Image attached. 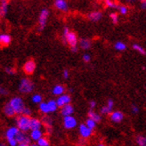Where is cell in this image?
Returning a JSON list of instances; mask_svg holds the SVG:
<instances>
[{
    "mask_svg": "<svg viewBox=\"0 0 146 146\" xmlns=\"http://www.w3.org/2000/svg\"><path fill=\"white\" fill-rule=\"evenodd\" d=\"M39 111L43 113V114H48L50 113V110H49V107H48V104L47 103H41L39 104Z\"/></svg>",
    "mask_w": 146,
    "mask_h": 146,
    "instance_id": "obj_26",
    "label": "cell"
},
{
    "mask_svg": "<svg viewBox=\"0 0 146 146\" xmlns=\"http://www.w3.org/2000/svg\"><path fill=\"white\" fill-rule=\"evenodd\" d=\"M97 146H105V144H104V143H98V144H97Z\"/></svg>",
    "mask_w": 146,
    "mask_h": 146,
    "instance_id": "obj_49",
    "label": "cell"
},
{
    "mask_svg": "<svg viewBox=\"0 0 146 146\" xmlns=\"http://www.w3.org/2000/svg\"><path fill=\"white\" fill-rule=\"evenodd\" d=\"M23 71L28 75H31L35 71L36 69V63L33 60H29L27 61L23 65Z\"/></svg>",
    "mask_w": 146,
    "mask_h": 146,
    "instance_id": "obj_8",
    "label": "cell"
},
{
    "mask_svg": "<svg viewBox=\"0 0 146 146\" xmlns=\"http://www.w3.org/2000/svg\"><path fill=\"white\" fill-rule=\"evenodd\" d=\"M131 110H132L133 113H135V114H136V113L139 112V108H138V107H137L136 105H135V104H133L132 106H131Z\"/></svg>",
    "mask_w": 146,
    "mask_h": 146,
    "instance_id": "obj_40",
    "label": "cell"
},
{
    "mask_svg": "<svg viewBox=\"0 0 146 146\" xmlns=\"http://www.w3.org/2000/svg\"><path fill=\"white\" fill-rule=\"evenodd\" d=\"M7 8H8V1L2 0L1 4H0V16L4 17L5 15L7 13Z\"/></svg>",
    "mask_w": 146,
    "mask_h": 146,
    "instance_id": "obj_21",
    "label": "cell"
},
{
    "mask_svg": "<svg viewBox=\"0 0 146 146\" xmlns=\"http://www.w3.org/2000/svg\"><path fill=\"white\" fill-rule=\"evenodd\" d=\"M42 100H43L42 96L39 94H35L31 97V101L33 102L34 104H40L42 103Z\"/></svg>",
    "mask_w": 146,
    "mask_h": 146,
    "instance_id": "obj_27",
    "label": "cell"
},
{
    "mask_svg": "<svg viewBox=\"0 0 146 146\" xmlns=\"http://www.w3.org/2000/svg\"><path fill=\"white\" fill-rule=\"evenodd\" d=\"M18 146H31V145L28 143H19Z\"/></svg>",
    "mask_w": 146,
    "mask_h": 146,
    "instance_id": "obj_48",
    "label": "cell"
},
{
    "mask_svg": "<svg viewBox=\"0 0 146 146\" xmlns=\"http://www.w3.org/2000/svg\"><path fill=\"white\" fill-rule=\"evenodd\" d=\"M96 106V103L94 101H90L89 102V107H90V110H92L93 111V109H94Z\"/></svg>",
    "mask_w": 146,
    "mask_h": 146,
    "instance_id": "obj_43",
    "label": "cell"
},
{
    "mask_svg": "<svg viewBox=\"0 0 146 146\" xmlns=\"http://www.w3.org/2000/svg\"><path fill=\"white\" fill-rule=\"evenodd\" d=\"M123 119H124V114L121 111H113L111 114V121H113L115 123L121 122Z\"/></svg>",
    "mask_w": 146,
    "mask_h": 146,
    "instance_id": "obj_13",
    "label": "cell"
},
{
    "mask_svg": "<svg viewBox=\"0 0 146 146\" xmlns=\"http://www.w3.org/2000/svg\"><path fill=\"white\" fill-rule=\"evenodd\" d=\"M77 119L72 116H68L63 118V126L66 129H72L77 127Z\"/></svg>",
    "mask_w": 146,
    "mask_h": 146,
    "instance_id": "obj_5",
    "label": "cell"
},
{
    "mask_svg": "<svg viewBox=\"0 0 146 146\" xmlns=\"http://www.w3.org/2000/svg\"><path fill=\"white\" fill-rule=\"evenodd\" d=\"M43 126L42 120L35 119V118H31V130H38V129H41Z\"/></svg>",
    "mask_w": 146,
    "mask_h": 146,
    "instance_id": "obj_16",
    "label": "cell"
},
{
    "mask_svg": "<svg viewBox=\"0 0 146 146\" xmlns=\"http://www.w3.org/2000/svg\"><path fill=\"white\" fill-rule=\"evenodd\" d=\"M74 111V108L73 106L70 104H67L65 105L64 107L62 108L61 110V113L63 117H68V116H71V114Z\"/></svg>",
    "mask_w": 146,
    "mask_h": 146,
    "instance_id": "obj_15",
    "label": "cell"
},
{
    "mask_svg": "<svg viewBox=\"0 0 146 146\" xmlns=\"http://www.w3.org/2000/svg\"><path fill=\"white\" fill-rule=\"evenodd\" d=\"M3 111H4L5 115L7 116V117H13L14 115L16 114L15 111H14L13 108L11 106V104L9 103L5 104V106L3 108Z\"/></svg>",
    "mask_w": 146,
    "mask_h": 146,
    "instance_id": "obj_17",
    "label": "cell"
},
{
    "mask_svg": "<svg viewBox=\"0 0 146 146\" xmlns=\"http://www.w3.org/2000/svg\"><path fill=\"white\" fill-rule=\"evenodd\" d=\"M12 38L8 34H1L0 35V44L2 46H7L11 43Z\"/></svg>",
    "mask_w": 146,
    "mask_h": 146,
    "instance_id": "obj_18",
    "label": "cell"
},
{
    "mask_svg": "<svg viewBox=\"0 0 146 146\" xmlns=\"http://www.w3.org/2000/svg\"><path fill=\"white\" fill-rule=\"evenodd\" d=\"M111 111H112V109H111V108L108 107V106L106 105V106H104L103 108L101 109V113H103V114H104V115H108V114H110V113H112Z\"/></svg>",
    "mask_w": 146,
    "mask_h": 146,
    "instance_id": "obj_34",
    "label": "cell"
},
{
    "mask_svg": "<svg viewBox=\"0 0 146 146\" xmlns=\"http://www.w3.org/2000/svg\"><path fill=\"white\" fill-rule=\"evenodd\" d=\"M31 139L33 141H36L38 142L40 138L43 137V132L41 131V129H38V130H31Z\"/></svg>",
    "mask_w": 146,
    "mask_h": 146,
    "instance_id": "obj_19",
    "label": "cell"
},
{
    "mask_svg": "<svg viewBox=\"0 0 146 146\" xmlns=\"http://www.w3.org/2000/svg\"><path fill=\"white\" fill-rule=\"evenodd\" d=\"M113 105H114V102H113V100L109 99L108 102H107V106L110 107L111 109H112V108H113Z\"/></svg>",
    "mask_w": 146,
    "mask_h": 146,
    "instance_id": "obj_42",
    "label": "cell"
},
{
    "mask_svg": "<svg viewBox=\"0 0 146 146\" xmlns=\"http://www.w3.org/2000/svg\"><path fill=\"white\" fill-rule=\"evenodd\" d=\"M47 104H48V107H49V110H50V112L56 111V110L58 108L56 101H54V100H49L47 102Z\"/></svg>",
    "mask_w": 146,
    "mask_h": 146,
    "instance_id": "obj_25",
    "label": "cell"
},
{
    "mask_svg": "<svg viewBox=\"0 0 146 146\" xmlns=\"http://www.w3.org/2000/svg\"><path fill=\"white\" fill-rule=\"evenodd\" d=\"M21 114H23V116H26V117H30L31 115V111L28 107H25L24 110H23V113H21Z\"/></svg>",
    "mask_w": 146,
    "mask_h": 146,
    "instance_id": "obj_38",
    "label": "cell"
},
{
    "mask_svg": "<svg viewBox=\"0 0 146 146\" xmlns=\"http://www.w3.org/2000/svg\"><path fill=\"white\" fill-rule=\"evenodd\" d=\"M64 39L66 40V42L70 46V47L77 46L78 43L77 35L74 32H72V31H70L67 35H65L64 36Z\"/></svg>",
    "mask_w": 146,
    "mask_h": 146,
    "instance_id": "obj_6",
    "label": "cell"
},
{
    "mask_svg": "<svg viewBox=\"0 0 146 146\" xmlns=\"http://www.w3.org/2000/svg\"><path fill=\"white\" fill-rule=\"evenodd\" d=\"M5 71L7 73V74H10V75L15 74V70H14L13 68H12V67H6L5 69Z\"/></svg>",
    "mask_w": 146,
    "mask_h": 146,
    "instance_id": "obj_37",
    "label": "cell"
},
{
    "mask_svg": "<svg viewBox=\"0 0 146 146\" xmlns=\"http://www.w3.org/2000/svg\"><path fill=\"white\" fill-rule=\"evenodd\" d=\"M0 94H1V96H7V94H8V91H7L5 87H1V88H0Z\"/></svg>",
    "mask_w": 146,
    "mask_h": 146,
    "instance_id": "obj_41",
    "label": "cell"
},
{
    "mask_svg": "<svg viewBox=\"0 0 146 146\" xmlns=\"http://www.w3.org/2000/svg\"><path fill=\"white\" fill-rule=\"evenodd\" d=\"M141 8L145 10L146 9V1H142L141 2Z\"/></svg>",
    "mask_w": 146,
    "mask_h": 146,
    "instance_id": "obj_46",
    "label": "cell"
},
{
    "mask_svg": "<svg viewBox=\"0 0 146 146\" xmlns=\"http://www.w3.org/2000/svg\"><path fill=\"white\" fill-rule=\"evenodd\" d=\"M126 48H127L126 44L121 41H118L115 44V49L118 51H124V50H126Z\"/></svg>",
    "mask_w": 146,
    "mask_h": 146,
    "instance_id": "obj_28",
    "label": "cell"
},
{
    "mask_svg": "<svg viewBox=\"0 0 146 146\" xmlns=\"http://www.w3.org/2000/svg\"><path fill=\"white\" fill-rule=\"evenodd\" d=\"M145 141H146V137H145Z\"/></svg>",
    "mask_w": 146,
    "mask_h": 146,
    "instance_id": "obj_52",
    "label": "cell"
},
{
    "mask_svg": "<svg viewBox=\"0 0 146 146\" xmlns=\"http://www.w3.org/2000/svg\"><path fill=\"white\" fill-rule=\"evenodd\" d=\"M19 128L17 127H11L8 129L6 130L5 132V137L7 140H10V139H13L15 138L17 134L19 133Z\"/></svg>",
    "mask_w": 146,
    "mask_h": 146,
    "instance_id": "obj_11",
    "label": "cell"
},
{
    "mask_svg": "<svg viewBox=\"0 0 146 146\" xmlns=\"http://www.w3.org/2000/svg\"><path fill=\"white\" fill-rule=\"evenodd\" d=\"M104 3H105V5L107 7H110V8H119V5H117L115 2L111 1V0H106Z\"/></svg>",
    "mask_w": 146,
    "mask_h": 146,
    "instance_id": "obj_31",
    "label": "cell"
},
{
    "mask_svg": "<svg viewBox=\"0 0 146 146\" xmlns=\"http://www.w3.org/2000/svg\"><path fill=\"white\" fill-rule=\"evenodd\" d=\"M90 59H91V57H90L89 54H84L83 55V60H84V62H88L90 61Z\"/></svg>",
    "mask_w": 146,
    "mask_h": 146,
    "instance_id": "obj_44",
    "label": "cell"
},
{
    "mask_svg": "<svg viewBox=\"0 0 146 146\" xmlns=\"http://www.w3.org/2000/svg\"><path fill=\"white\" fill-rule=\"evenodd\" d=\"M110 18L112 20V23L114 24L118 23V21H119V16H118V14H117V13H111V14H110Z\"/></svg>",
    "mask_w": 146,
    "mask_h": 146,
    "instance_id": "obj_35",
    "label": "cell"
},
{
    "mask_svg": "<svg viewBox=\"0 0 146 146\" xmlns=\"http://www.w3.org/2000/svg\"><path fill=\"white\" fill-rule=\"evenodd\" d=\"M63 78H69V70H63Z\"/></svg>",
    "mask_w": 146,
    "mask_h": 146,
    "instance_id": "obj_45",
    "label": "cell"
},
{
    "mask_svg": "<svg viewBox=\"0 0 146 146\" xmlns=\"http://www.w3.org/2000/svg\"><path fill=\"white\" fill-rule=\"evenodd\" d=\"M88 118L93 119L94 121H96V123L101 121V116L98 113H96V111H92V110H90V111H88Z\"/></svg>",
    "mask_w": 146,
    "mask_h": 146,
    "instance_id": "obj_24",
    "label": "cell"
},
{
    "mask_svg": "<svg viewBox=\"0 0 146 146\" xmlns=\"http://www.w3.org/2000/svg\"><path fill=\"white\" fill-rule=\"evenodd\" d=\"M36 144L38 146H49V141L46 139V137H42L36 142Z\"/></svg>",
    "mask_w": 146,
    "mask_h": 146,
    "instance_id": "obj_30",
    "label": "cell"
},
{
    "mask_svg": "<svg viewBox=\"0 0 146 146\" xmlns=\"http://www.w3.org/2000/svg\"><path fill=\"white\" fill-rule=\"evenodd\" d=\"M34 89V84L31 79L29 78H23L21 80L19 85V91L23 94H29L31 93Z\"/></svg>",
    "mask_w": 146,
    "mask_h": 146,
    "instance_id": "obj_2",
    "label": "cell"
},
{
    "mask_svg": "<svg viewBox=\"0 0 146 146\" xmlns=\"http://www.w3.org/2000/svg\"><path fill=\"white\" fill-rule=\"evenodd\" d=\"M136 142L139 146H146V141H145V137L143 136H137L136 137Z\"/></svg>",
    "mask_w": 146,
    "mask_h": 146,
    "instance_id": "obj_32",
    "label": "cell"
},
{
    "mask_svg": "<svg viewBox=\"0 0 146 146\" xmlns=\"http://www.w3.org/2000/svg\"><path fill=\"white\" fill-rule=\"evenodd\" d=\"M42 123L43 125L45 126L46 129L48 133H51V131H52V124H53V119L50 118V117L46 116V117H44L43 119H42Z\"/></svg>",
    "mask_w": 146,
    "mask_h": 146,
    "instance_id": "obj_14",
    "label": "cell"
},
{
    "mask_svg": "<svg viewBox=\"0 0 146 146\" xmlns=\"http://www.w3.org/2000/svg\"><path fill=\"white\" fill-rule=\"evenodd\" d=\"M0 146H7V145L5 144V143H1V144H0Z\"/></svg>",
    "mask_w": 146,
    "mask_h": 146,
    "instance_id": "obj_51",
    "label": "cell"
},
{
    "mask_svg": "<svg viewBox=\"0 0 146 146\" xmlns=\"http://www.w3.org/2000/svg\"><path fill=\"white\" fill-rule=\"evenodd\" d=\"M102 16H103V13H102V12L94 11V12H91L88 14V19L93 21H97L102 18Z\"/></svg>",
    "mask_w": 146,
    "mask_h": 146,
    "instance_id": "obj_20",
    "label": "cell"
},
{
    "mask_svg": "<svg viewBox=\"0 0 146 146\" xmlns=\"http://www.w3.org/2000/svg\"><path fill=\"white\" fill-rule=\"evenodd\" d=\"M17 127L19 128L20 131H23V132H27L31 129V118L30 117H26L21 115L20 116L17 121Z\"/></svg>",
    "mask_w": 146,
    "mask_h": 146,
    "instance_id": "obj_1",
    "label": "cell"
},
{
    "mask_svg": "<svg viewBox=\"0 0 146 146\" xmlns=\"http://www.w3.org/2000/svg\"><path fill=\"white\" fill-rule=\"evenodd\" d=\"M54 5H55L56 8L60 11H62V12H68L69 11L68 4L66 1H64V0H56V1H54Z\"/></svg>",
    "mask_w": 146,
    "mask_h": 146,
    "instance_id": "obj_12",
    "label": "cell"
},
{
    "mask_svg": "<svg viewBox=\"0 0 146 146\" xmlns=\"http://www.w3.org/2000/svg\"><path fill=\"white\" fill-rule=\"evenodd\" d=\"M78 44L80 47L84 50H87L91 47V42L89 39H86V38H81L79 41H78Z\"/></svg>",
    "mask_w": 146,
    "mask_h": 146,
    "instance_id": "obj_23",
    "label": "cell"
},
{
    "mask_svg": "<svg viewBox=\"0 0 146 146\" xmlns=\"http://www.w3.org/2000/svg\"><path fill=\"white\" fill-rule=\"evenodd\" d=\"M86 125L87 126V127H88L89 129H91L92 131L94 130V128L96 127V121H94L93 119H86Z\"/></svg>",
    "mask_w": 146,
    "mask_h": 146,
    "instance_id": "obj_29",
    "label": "cell"
},
{
    "mask_svg": "<svg viewBox=\"0 0 146 146\" xmlns=\"http://www.w3.org/2000/svg\"><path fill=\"white\" fill-rule=\"evenodd\" d=\"M133 48L134 50L137 51L138 53H140L141 54H146V52H145V50L139 45H137V44H135V45L133 46Z\"/></svg>",
    "mask_w": 146,
    "mask_h": 146,
    "instance_id": "obj_33",
    "label": "cell"
},
{
    "mask_svg": "<svg viewBox=\"0 0 146 146\" xmlns=\"http://www.w3.org/2000/svg\"><path fill=\"white\" fill-rule=\"evenodd\" d=\"M118 9L119 10V13L121 14H123V15H126V14L127 13V12H128V8L126 5H119Z\"/></svg>",
    "mask_w": 146,
    "mask_h": 146,
    "instance_id": "obj_36",
    "label": "cell"
},
{
    "mask_svg": "<svg viewBox=\"0 0 146 146\" xmlns=\"http://www.w3.org/2000/svg\"><path fill=\"white\" fill-rule=\"evenodd\" d=\"M31 146H38V144H36V143H32V144H31Z\"/></svg>",
    "mask_w": 146,
    "mask_h": 146,
    "instance_id": "obj_50",
    "label": "cell"
},
{
    "mask_svg": "<svg viewBox=\"0 0 146 146\" xmlns=\"http://www.w3.org/2000/svg\"><path fill=\"white\" fill-rule=\"evenodd\" d=\"M71 101V98L69 94H62V96H59L56 100V103H57V105L58 107H64L65 105L67 104H70Z\"/></svg>",
    "mask_w": 146,
    "mask_h": 146,
    "instance_id": "obj_9",
    "label": "cell"
},
{
    "mask_svg": "<svg viewBox=\"0 0 146 146\" xmlns=\"http://www.w3.org/2000/svg\"><path fill=\"white\" fill-rule=\"evenodd\" d=\"M8 142V144L10 146H18L17 144H19V143L17 142L16 138H13V139H10V140H7Z\"/></svg>",
    "mask_w": 146,
    "mask_h": 146,
    "instance_id": "obj_39",
    "label": "cell"
},
{
    "mask_svg": "<svg viewBox=\"0 0 146 146\" xmlns=\"http://www.w3.org/2000/svg\"><path fill=\"white\" fill-rule=\"evenodd\" d=\"M49 16V11L47 9H43L41 12H40V14H39V18H38V31H41L44 30V28L46 27V21H47V18Z\"/></svg>",
    "mask_w": 146,
    "mask_h": 146,
    "instance_id": "obj_4",
    "label": "cell"
},
{
    "mask_svg": "<svg viewBox=\"0 0 146 146\" xmlns=\"http://www.w3.org/2000/svg\"><path fill=\"white\" fill-rule=\"evenodd\" d=\"M70 50L72 53H77L78 51V46H74V47H70Z\"/></svg>",
    "mask_w": 146,
    "mask_h": 146,
    "instance_id": "obj_47",
    "label": "cell"
},
{
    "mask_svg": "<svg viewBox=\"0 0 146 146\" xmlns=\"http://www.w3.org/2000/svg\"><path fill=\"white\" fill-rule=\"evenodd\" d=\"M9 104L13 108L14 111H15L16 114H21V113H23L25 106H24V103H23V99H21V97H18V96L17 97H13L10 100Z\"/></svg>",
    "mask_w": 146,
    "mask_h": 146,
    "instance_id": "obj_3",
    "label": "cell"
},
{
    "mask_svg": "<svg viewBox=\"0 0 146 146\" xmlns=\"http://www.w3.org/2000/svg\"><path fill=\"white\" fill-rule=\"evenodd\" d=\"M64 90H65V88H64L63 86H62V85H56L55 86H54V88L52 90V93H53V94H54V96H62V94H63Z\"/></svg>",
    "mask_w": 146,
    "mask_h": 146,
    "instance_id": "obj_22",
    "label": "cell"
},
{
    "mask_svg": "<svg viewBox=\"0 0 146 146\" xmlns=\"http://www.w3.org/2000/svg\"><path fill=\"white\" fill-rule=\"evenodd\" d=\"M15 138L19 143H31V137H29L23 131H19V133L17 134Z\"/></svg>",
    "mask_w": 146,
    "mask_h": 146,
    "instance_id": "obj_10",
    "label": "cell"
},
{
    "mask_svg": "<svg viewBox=\"0 0 146 146\" xmlns=\"http://www.w3.org/2000/svg\"><path fill=\"white\" fill-rule=\"evenodd\" d=\"M78 130H79V135H81V137H83V139H86V138H88L92 135L93 131L87 127L86 124H80L78 127Z\"/></svg>",
    "mask_w": 146,
    "mask_h": 146,
    "instance_id": "obj_7",
    "label": "cell"
}]
</instances>
